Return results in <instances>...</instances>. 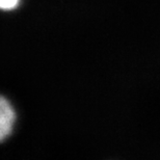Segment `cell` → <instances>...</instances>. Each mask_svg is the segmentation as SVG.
<instances>
[{
	"instance_id": "6da1fadb",
	"label": "cell",
	"mask_w": 160,
	"mask_h": 160,
	"mask_svg": "<svg viewBox=\"0 0 160 160\" xmlns=\"http://www.w3.org/2000/svg\"><path fill=\"white\" fill-rule=\"evenodd\" d=\"M15 123V109L6 99L1 98V102H0V139L4 140L11 135Z\"/></svg>"
},
{
	"instance_id": "7a4b0ae2",
	"label": "cell",
	"mask_w": 160,
	"mask_h": 160,
	"mask_svg": "<svg viewBox=\"0 0 160 160\" xmlns=\"http://www.w3.org/2000/svg\"><path fill=\"white\" fill-rule=\"evenodd\" d=\"M19 1L20 0H0V5H1V8L4 9V11H11V9L17 8Z\"/></svg>"
}]
</instances>
